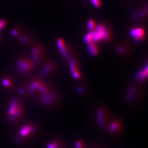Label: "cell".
<instances>
[{
    "label": "cell",
    "instance_id": "ffe728a7",
    "mask_svg": "<svg viewBox=\"0 0 148 148\" xmlns=\"http://www.w3.org/2000/svg\"><path fill=\"white\" fill-rule=\"evenodd\" d=\"M11 34L13 36H14V37H16L18 35V32L15 29H13L11 31Z\"/></svg>",
    "mask_w": 148,
    "mask_h": 148
},
{
    "label": "cell",
    "instance_id": "277c9868",
    "mask_svg": "<svg viewBox=\"0 0 148 148\" xmlns=\"http://www.w3.org/2000/svg\"><path fill=\"white\" fill-rule=\"evenodd\" d=\"M130 34L136 41H140L143 39L144 32L142 29L138 28L132 30L130 31Z\"/></svg>",
    "mask_w": 148,
    "mask_h": 148
},
{
    "label": "cell",
    "instance_id": "ba28073f",
    "mask_svg": "<svg viewBox=\"0 0 148 148\" xmlns=\"http://www.w3.org/2000/svg\"><path fill=\"white\" fill-rule=\"evenodd\" d=\"M54 65L51 63H49L46 65L42 69L41 74L43 76H46L50 74L52 70H53Z\"/></svg>",
    "mask_w": 148,
    "mask_h": 148
},
{
    "label": "cell",
    "instance_id": "d6986e66",
    "mask_svg": "<svg viewBox=\"0 0 148 148\" xmlns=\"http://www.w3.org/2000/svg\"><path fill=\"white\" fill-rule=\"evenodd\" d=\"M14 141H15L16 143H17L21 142V141H22V139H21V138L20 137H19V136L15 137L14 138Z\"/></svg>",
    "mask_w": 148,
    "mask_h": 148
},
{
    "label": "cell",
    "instance_id": "30bf717a",
    "mask_svg": "<svg viewBox=\"0 0 148 148\" xmlns=\"http://www.w3.org/2000/svg\"><path fill=\"white\" fill-rule=\"evenodd\" d=\"M148 74V69L147 67L145 69L142 70L140 71L137 75V78L139 81L144 80L147 77Z\"/></svg>",
    "mask_w": 148,
    "mask_h": 148
},
{
    "label": "cell",
    "instance_id": "7a4b0ae2",
    "mask_svg": "<svg viewBox=\"0 0 148 148\" xmlns=\"http://www.w3.org/2000/svg\"><path fill=\"white\" fill-rule=\"evenodd\" d=\"M44 53L43 50L39 46H35L32 50V61L34 63H38L43 59Z\"/></svg>",
    "mask_w": 148,
    "mask_h": 148
},
{
    "label": "cell",
    "instance_id": "ac0fdd59",
    "mask_svg": "<svg viewBox=\"0 0 148 148\" xmlns=\"http://www.w3.org/2000/svg\"><path fill=\"white\" fill-rule=\"evenodd\" d=\"M5 25H6V22L4 20H0V30L5 27Z\"/></svg>",
    "mask_w": 148,
    "mask_h": 148
},
{
    "label": "cell",
    "instance_id": "9a60e30c",
    "mask_svg": "<svg viewBox=\"0 0 148 148\" xmlns=\"http://www.w3.org/2000/svg\"><path fill=\"white\" fill-rule=\"evenodd\" d=\"M19 40L22 43H24V44H27L29 42V39L28 37H26V36H22L20 37L19 39Z\"/></svg>",
    "mask_w": 148,
    "mask_h": 148
},
{
    "label": "cell",
    "instance_id": "44dd1931",
    "mask_svg": "<svg viewBox=\"0 0 148 148\" xmlns=\"http://www.w3.org/2000/svg\"><path fill=\"white\" fill-rule=\"evenodd\" d=\"M76 148H83V144L80 141L76 142Z\"/></svg>",
    "mask_w": 148,
    "mask_h": 148
},
{
    "label": "cell",
    "instance_id": "4fadbf2b",
    "mask_svg": "<svg viewBox=\"0 0 148 148\" xmlns=\"http://www.w3.org/2000/svg\"><path fill=\"white\" fill-rule=\"evenodd\" d=\"M2 85L6 88H9L12 85V81L8 78H4L2 80Z\"/></svg>",
    "mask_w": 148,
    "mask_h": 148
},
{
    "label": "cell",
    "instance_id": "6da1fadb",
    "mask_svg": "<svg viewBox=\"0 0 148 148\" xmlns=\"http://www.w3.org/2000/svg\"><path fill=\"white\" fill-rule=\"evenodd\" d=\"M17 70L22 74H29L33 70V63L27 58H20L16 62Z\"/></svg>",
    "mask_w": 148,
    "mask_h": 148
},
{
    "label": "cell",
    "instance_id": "8fae6325",
    "mask_svg": "<svg viewBox=\"0 0 148 148\" xmlns=\"http://www.w3.org/2000/svg\"><path fill=\"white\" fill-rule=\"evenodd\" d=\"M22 107L21 106L19 107L16 110V111H15L12 116H10L9 118L10 122H11V123L14 122L15 120L18 116H20V115L22 114Z\"/></svg>",
    "mask_w": 148,
    "mask_h": 148
},
{
    "label": "cell",
    "instance_id": "2e32d148",
    "mask_svg": "<svg viewBox=\"0 0 148 148\" xmlns=\"http://www.w3.org/2000/svg\"><path fill=\"white\" fill-rule=\"evenodd\" d=\"M88 26L90 30H93L95 28V23L93 20H90L88 22Z\"/></svg>",
    "mask_w": 148,
    "mask_h": 148
},
{
    "label": "cell",
    "instance_id": "3957f363",
    "mask_svg": "<svg viewBox=\"0 0 148 148\" xmlns=\"http://www.w3.org/2000/svg\"><path fill=\"white\" fill-rule=\"evenodd\" d=\"M56 95L53 93L48 91L42 94L40 101L45 104H50L55 101Z\"/></svg>",
    "mask_w": 148,
    "mask_h": 148
},
{
    "label": "cell",
    "instance_id": "e0dca14e",
    "mask_svg": "<svg viewBox=\"0 0 148 148\" xmlns=\"http://www.w3.org/2000/svg\"><path fill=\"white\" fill-rule=\"evenodd\" d=\"M91 2L96 7H99L100 5L99 0H91Z\"/></svg>",
    "mask_w": 148,
    "mask_h": 148
},
{
    "label": "cell",
    "instance_id": "7c38bea8",
    "mask_svg": "<svg viewBox=\"0 0 148 148\" xmlns=\"http://www.w3.org/2000/svg\"><path fill=\"white\" fill-rule=\"evenodd\" d=\"M136 93V89L134 87H132L130 88L128 94L127 98L128 99L129 101H131L134 99Z\"/></svg>",
    "mask_w": 148,
    "mask_h": 148
},
{
    "label": "cell",
    "instance_id": "7402d4cb",
    "mask_svg": "<svg viewBox=\"0 0 148 148\" xmlns=\"http://www.w3.org/2000/svg\"><path fill=\"white\" fill-rule=\"evenodd\" d=\"M19 92L21 93H25V90L24 89H23V88H19Z\"/></svg>",
    "mask_w": 148,
    "mask_h": 148
},
{
    "label": "cell",
    "instance_id": "5bb4252c",
    "mask_svg": "<svg viewBox=\"0 0 148 148\" xmlns=\"http://www.w3.org/2000/svg\"><path fill=\"white\" fill-rule=\"evenodd\" d=\"M119 127V124L117 122H115L113 123L110 125V130L111 131V132H115L116 131H117V130H118V128Z\"/></svg>",
    "mask_w": 148,
    "mask_h": 148
},
{
    "label": "cell",
    "instance_id": "52a82bcc",
    "mask_svg": "<svg viewBox=\"0 0 148 148\" xmlns=\"http://www.w3.org/2000/svg\"><path fill=\"white\" fill-rule=\"evenodd\" d=\"M21 106V104L19 102L15 99L13 100L10 104L9 108L8 109V114L9 116H12L19 107Z\"/></svg>",
    "mask_w": 148,
    "mask_h": 148
},
{
    "label": "cell",
    "instance_id": "5b68a950",
    "mask_svg": "<svg viewBox=\"0 0 148 148\" xmlns=\"http://www.w3.org/2000/svg\"><path fill=\"white\" fill-rule=\"evenodd\" d=\"M35 131V127L33 125H25L19 131V134L23 137L32 133Z\"/></svg>",
    "mask_w": 148,
    "mask_h": 148
},
{
    "label": "cell",
    "instance_id": "9c48e42d",
    "mask_svg": "<svg viewBox=\"0 0 148 148\" xmlns=\"http://www.w3.org/2000/svg\"><path fill=\"white\" fill-rule=\"evenodd\" d=\"M87 46L88 51L91 55L95 56L98 53V48L96 45L93 42L88 44Z\"/></svg>",
    "mask_w": 148,
    "mask_h": 148
},
{
    "label": "cell",
    "instance_id": "8992f818",
    "mask_svg": "<svg viewBox=\"0 0 148 148\" xmlns=\"http://www.w3.org/2000/svg\"><path fill=\"white\" fill-rule=\"evenodd\" d=\"M57 44L61 53L64 56V57L66 58H69L68 51H67V47L64 41L61 39H59L57 41Z\"/></svg>",
    "mask_w": 148,
    "mask_h": 148
}]
</instances>
